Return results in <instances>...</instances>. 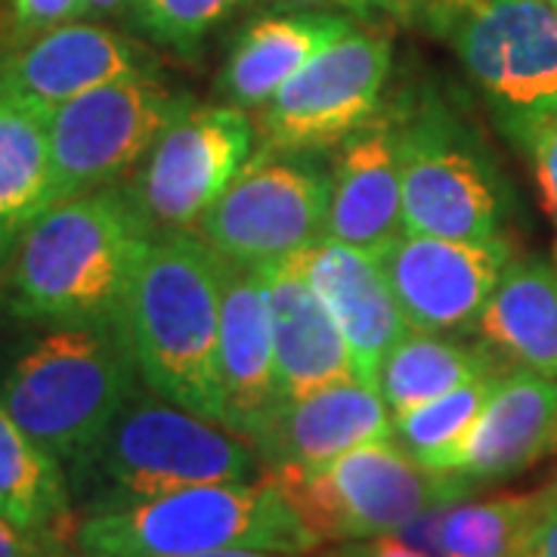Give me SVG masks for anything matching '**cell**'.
Masks as SVG:
<instances>
[{
    "label": "cell",
    "mask_w": 557,
    "mask_h": 557,
    "mask_svg": "<svg viewBox=\"0 0 557 557\" xmlns=\"http://www.w3.org/2000/svg\"><path fill=\"white\" fill-rule=\"evenodd\" d=\"M152 242L127 189L109 186L62 201L20 245L7 273V310L44 329H124V307Z\"/></svg>",
    "instance_id": "6da1fadb"
},
{
    "label": "cell",
    "mask_w": 557,
    "mask_h": 557,
    "mask_svg": "<svg viewBox=\"0 0 557 557\" xmlns=\"http://www.w3.org/2000/svg\"><path fill=\"white\" fill-rule=\"evenodd\" d=\"M220 300L223 258L196 233H180L149 245L124 307L146 391L214 424H223Z\"/></svg>",
    "instance_id": "7a4b0ae2"
},
{
    "label": "cell",
    "mask_w": 557,
    "mask_h": 557,
    "mask_svg": "<svg viewBox=\"0 0 557 557\" xmlns=\"http://www.w3.org/2000/svg\"><path fill=\"white\" fill-rule=\"evenodd\" d=\"M258 449L230 428L139 391L65 474L87 515L119 511L189 486L263 478Z\"/></svg>",
    "instance_id": "3957f363"
},
{
    "label": "cell",
    "mask_w": 557,
    "mask_h": 557,
    "mask_svg": "<svg viewBox=\"0 0 557 557\" xmlns=\"http://www.w3.org/2000/svg\"><path fill=\"white\" fill-rule=\"evenodd\" d=\"M295 502L267 471L251 483L189 486L78 520V557H193L226 548L307 555L319 548Z\"/></svg>",
    "instance_id": "277c9868"
},
{
    "label": "cell",
    "mask_w": 557,
    "mask_h": 557,
    "mask_svg": "<svg viewBox=\"0 0 557 557\" xmlns=\"http://www.w3.org/2000/svg\"><path fill=\"white\" fill-rule=\"evenodd\" d=\"M146 384L121 325L44 329L13 357L0 403L69 468L112 428Z\"/></svg>",
    "instance_id": "5b68a950"
},
{
    "label": "cell",
    "mask_w": 557,
    "mask_h": 557,
    "mask_svg": "<svg viewBox=\"0 0 557 557\" xmlns=\"http://www.w3.org/2000/svg\"><path fill=\"white\" fill-rule=\"evenodd\" d=\"M319 542L394 536L424 508L458 502L474 486L424 468L394 440H372L317 471H270Z\"/></svg>",
    "instance_id": "8992f818"
},
{
    "label": "cell",
    "mask_w": 557,
    "mask_h": 557,
    "mask_svg": "<svg viewBox=\"0 0 557 557\" xmlns=\"http://www.w3.org/2000/svg\"><path fill=\"white\" fill-rule=\"evenodd\" d=\"M332 168L317 152H273L251 161L199 220L218 258L267 270L325 242Z\"/></svg>",
    "instance_id": "52a82bcc"
},
{
    "label": "cell",
    "mask_w": 557,
    "mask_h": 557,
    "mask_svg": "<svg viewBox=\"0 0 557 557\" xmlns=\"http://www.w3.org/2000/svg\"><path fill=\"white\" fill-rule=\"evenodd\" d=\"M498 131L530 152L557 119V10L548 0H486L449 32Z\"/></svg>",
    "instance_id": "ba28073f"
},
{
    "label": "cell",
    "mask_w": 557,
    "mask_h": 557,
    "mask_svg": "<svg viewBox=\"0 0 557 557\" xmlns=\"http://www.w3.org/2000/svg\"><path fill=\"white\" fill-rule=\"evenodd\" d=\"M189 106V94L159 78L115 81L62 102L50 115L53 208L115 186Z\"/></svg>",
    "instance_id": "9c48e42d"
},
{
    "label": "cell",
    "mask_w": 557,
    "mask_h": 557,
    "mask_svg": "<svg viewBox=\"0 0 557 557\" xmlns=\"http://www.w3.org/2000/svg\"><path fill=\"white\" fill-rule=\"evenodd\" d=\"M258 127L239 106H189L137 164L127 186L149 233H193L208 208L251 164Z\"/></svg>",
    "instance_id": "30bf717a"
},
{
    "label": "cell",
    "mask_w": 557,
    "mask_h": 557,
    "mask_svg": "<svg viewBox=\"0 0 557 557\" xmlns=\"http://www.w3.org/2000/svg\"><path fill=\"white\" fill-rule=\"evenodd\" d=\"M391 69L394 40L381 32L354 28L325 47L260 106L255 127L263 156L341 146L379 115Z\"/></svg>",
    "instance_id": "8fae6325"
},
{
    "label": "cell",
    "mask_w": 557,
    "mask_h": 557,
    "mask_svg": "<svg viewBox=\"0 0 557 557\" xmlns=\"http://www.w3.org/2000/svg\"><path fill=\"white\" fill-rule=\"evenodd\" d=\"M403 226L418 236L493 242L502 199L486 161L440 106H421L397 124Z\"/></svg>",
    "instance_id": "7c38bea8"
},
{
    "label": "cell",
    "mask_w": 557,
    "mask_h": 557,
    "mask_svg": "<svg viewBox=\"0 0 557 557\" xmlns=\"http://www.w3.org/2000/svg\"><path fill=\"white\" fill-rule=\"evenodd\" d=\"M381 270L412 332L474 329L511 263L505 239L458 242L403 233L379 255Z\"/></svg>",
    "instance_id": "4fadbf2b"
},
{
    "label": "cell",
    "mask_w": 557,
    "mask_h": 557,
    "mask_svg": "<svg viewBox=\"0 0 557 557\" xmlns=\"http://www.w3.org/2000/svg\"><path fill=\"white\" fill-rule=\"evenodd\" d=\"M134 78H159L156 57L102 22L75 20L13 47L0 69V94L53 115L87 90Z\"/></svg>",
    "instance_id": "5bb4252c"
},
{
    "label": "cell",
    "mask_w": 557,
    "mask_h": 557,
    "mask_svg": "<svg viewBox=\"0 0 557 557\" xmlns=\"http://www.w3.org/2000/svg\"><path fill=\"white\" fill-rule=\"evenodd\" d=\"M220 387H223V428L255 440L282 406L276 384L273 317L270 295L260 270L223 260V300H220Z\"/></svg>",
    "instance_id": "9a60e30c"
},
{
    "label": "cell",
    "mask_w": 557,
    "mask_h": 557,
    "mask_svg": "<svg viewBox=\"0 0 557 557\" xmlns=\"http://www.w3.org/2000/svg\"><path fill=\"white\" fill-rule=\"evenodd\" d=\"M282 267L304 278L329 307L357 357L359 379L375 387L381 362L399 341L412 335L379 258L335 242H319L282 260Z\"/></svg>",
    "instance_id": "2e32d148"
},
{
    "label": "cell",
    "mask_w": 557,
    "mask_h": 557,
    "mask_svg": "<svg viewBox=\"0 0 557 557\" xmlns=\"http://www.w3.org/2000/svg\"><path fill=\"white\" fill-rule=\"evenodd\" d=\"M403 233L397 124L375 115L341 143L332 161L325 242L379 258Z\"/></svg>",
    "instance_id": "e0dca14e"
},
{
    "label": "cell",
    "mask_w": 557,
    "mask_h": 557,
    "mask_svg": "<svg viewBox=\"0 0 557 557\" xmlns=\"http://www.w3.org/2000/svg\"><path fill=\"white\" fill-rule=\"evenodd\" d=\"M391 416L379 387L344 381L282 403L255 440V449L270 471H317L362 443L394 437Z\"/></svg>",
    "instance_id": "ac0fdd59"
},
{
    "label": "cell",
    "mask_w": 557,
    "mask_h": 557,
    "mask_svg": "<svg viewBox=\"0 0 557 557\" xmlns=\"http://www.w3.org/2000/svg\"><path fill=\"white\" fill-rule=\"evenodd\" d=\"M557 446V379L505 369L478 424L449 458L446 474L483 483L518 474Z\"/></svg>",
    "instance_id": "d6986e66"
},
{
    "label": "cell",
    "mask_w": 557,
    "mask_h": 557,
    "mask_svg": "<svg viewBox=\"0 0 557 557\" xmlns=\"http://www.w3.org/2000/svg\"><path fill=\"white\" fill-rule=\"evenodd\" d=\"M270 295L278 399L292 403L359 379L357 357L319 295L282 263L260 270Z\"/></svg>",
    "instance_id": "ffe728a7"
},
{
    "label": "cell",
    "mask_w": 557,
    "mask_h": 557,
    "mask_svg": "<svg viewBox=\"0 0 557 557\" xmlns=\"http://www.w3.org/2000/svg\"><path fill=\"white\" fill-rule=\"evenodd\" d=\"M354 28V20L322 10L258 16L233 40L214 90L230 106L260 109L317 53L350 35Z\"/></svg>",
    "instance_id": "44dd1931"
},
{
    "label": "cell",
    "mask_w": 557,
    "mask_h": 557,
    "mask_svg": "<svg viewBox=\"0 0 557 557\" xmlns=\"http://www.w3.org/2000/svg\"><path fill=\"white\" fill-rule=\"evenodd\" d=\"M474 332L498 359L557 379V270L542 258L511 260Z\"/></svg>",
    "instance_id": "7402d4cb"
},
{
    "label": "cell",
    "mask_w": 557,
    "mask_h": 557,
    "mask_svg": "<svg viewBox=\"0 0 557 557\" xmlns=\"http://www.w3.org/2000/svg\"><path fill=\"white\" fill-rule=\"evenodd\" d=\"M50 112L0 94V276L28 230L53 208Z\"/></svg>",
    "instance_id": "603a6c76"
},
{
    "label": "cell",
    "mask_w": 557,
    "mask_h": 557,
    "mask_svg": "<svg viewBox=\"0 0 557 557\" xmlns=\"http://www.w3.org/2000/svg\"><path fill=\"white\" fill-rule=\"evenodd\" d=\"M0 518L28 536L72 542L78 533L65 465L32 440L0 403Z\"/></svg>",
    "instance_id": "cb8c5ba5"
},
{
    "label": "cell",
    "mask_w": 557,
    "mask_h": 557,
    "mask_svg": "<svg viewBox=\"0 0 557 557\" xmlns=\"http://www.w3.org/2000/svg\"><path fill=\"white\" fill-rule=\"evenodd\" d=\"M505 372L502 359L483 341L440 338L437 332H412L381 362L379 394L394 416L418 409L461 384Z\"/></svg>",
    "instance_id": "d4e9b609"
},
{
    "label": "cell",
    "mask_w": 557,
    "mask_h": 557,
    "mask_svg": "<svg viewBox=\"0 0 557 557\" xmlns=\"http://www.w3.org/2000/svg\"><path fill=\"white\" fill-rule=\"evenodd\" d=\"M539 508L542 493L446 505L440 520L443 557H523Z\"/></svg>",
    "instance_id": "484cf974"
},
{
    "label": "cell",
    "mask_w": 557,
    "mask_h": 557,
    "mask_svg": "<svg viewBox=\"0 0 557 557\" xmlns=\"http://www.w3.org/2000/svg\"><path fill=\"white\" fill-rule=\"evenodd\" d=\"M498 375L468 381L418 409L394 416V437L399 446L412 458H418L424 468L446 474L449 458L456 456L458 446L468 440L471 428L478 424Z\"/></svg>",
    "instance_id": "4316f807"
},
{
    "label": "cell",
    "mask_w": 557,
    "mask_h": 557,
    "mask_svg": "<svg viewBox=\"0 0 557 557\" xmlns=\"http://www.w3.org/2000/svg\"><path fill=\"white\" fill-rule=\"evenodd\" d=\"M245 3L248 0H127L121 22L159 47L193 57L201 40Z\"/></svg>",
    "instance_id": "83f0119b"
},
{
    "label": "cell",
    "mask_w": 557,
    "mask_h": 557,
    "mask_svg": "<svg viewBox=\"0 0 557 557\" xmlns=\"http://www.w3.org/2000/svg\"><path fill=\"white\" fill-rule=\"evenodd\" d=\"M81 0H10V44L20 47L44 32L75 22Z\"/></svg>",
    "instance_id": "f1b7e54d"
},
{
    "label": "cell",
    "mask_w": 557,
    "mask_h": 557,
    "mask_svg": "<svg viewBox=\"0 0 557 557\" xmlns=\"http://www.w3.org/2000/svg\"><path fill=\"white\" fill-rule=\"evenodd\" d=\"M533 156V168H536L539 189H542V201L548 208V214L555 220L557 230V119L545 124L530 146ZM555 270H557V245H555Z\"/></svg>",
    "instance_id": "f546056e"
},
{
    "label": "cell",
    "mask_w": 557,
    "mask_h": 557,
    "mask_svg": "<svg viewBox=\"0 0 557 557\" xmlns=\"http://www.w3.org/2000/svg\"><path fill=\"white\" fill-rule=\"evenodd\" d=\"M278 7H304V10H350L357 16L372 13H394L399 20H412L416 3L412 0H273Z\"/></svg>",
    "instance_id": "4dcf8cb0"
},
{
    "label": "cell",
    "mask_w": 557,
    "mask_h": 557,
    "mask_svg": "<svg viewBox=\"0 0 557 557\" xmlns=\"http://www.w3.org/2000/svg\"><path fill=\"white\" fill-rule=\"evenodd\" d=\"M0 557H69V552L60 539L28 536L0 518Z\"/></svg>",
    "instance_id": "1f68e13d"
},
{
    "label": "cell",
    "mask_w": 557,
    "mask_h": 557,
    "mask_svg": "<svg viewBox=\"0 0 557 557\" xmlns=\"http://www.w3.org/2000/svg\"><path fill=\"white\" fill-rule=\"evenodd\" d=\"M523 557H557V483L542 493V508Z\"/></svg>",
    "instance_id": "d6a6232c"
},
{
    "label": "cell",
    "mask_w": 557,
    "mask_h": 557,
    "mask_svg": "<svg viewBox=\"0 0 557 557\" xmlns=\"http://www.w3.org/2000/svg\"><path fill=\"white\" fill-rule=\"evenodd\" d=\"M412 3H416V13H424V20L431 25L453 32L458 22L471 16L486 0H412Z\"/></svg>",
    "instance_id": "836d02e7"
},
{
    "label": "cell",
    "mask_w": 557,
    "mask_h": 557,
    "mask_svg": "<svg viewBox=\"0 0 557 557\" xmlns=\"http://www.w3.org/2000/svg\"><path fill=\"white\" fill-rule=\"evenodd\" d=\"M329 557H424L421 552H416L412 545H406L399 536H375V539H362V542H350L344 545L341 552Z\"/></svg>",
    "instance_id": "e575fe53"
},
{
    "label": "cell",
    "mask_w": 557,
    "mask_h": 557,
    "mask_svg": "<svg viewBox=\"0 0 557 557\" xmlns=\"http://www.w3.org/2000/svg\"><path fill=\"white\" fill-rule=\"evenodd\" d=\"M124 3H127V0H81L78 16H75V20L100 22L109 20V16H121Z\"/></svg>",
    "instance_id": "d590c367"
},
{
    "label": "cell",
    "mask_w": 557,
    "mask_h": 557,
    "mask_svg": "<svg viewBox=\"0 0 557 557\" xmlns=\"http://www.w3.org/2000/svg\"><path fill=\"white\" fill-rule=\"evenodd\" d=\"M193 557H292V555H273V552H255V548H226V552H208V555Z\"/></svg>",
    "instance_id": "8d00e7d4"
},
{
    "label": "cell",
    "mask_w": 557,
    "mask_h": 557,
    "mask_svg": "<svg viewBox=\"0 0 557 557\" xmlns=\"http://www.w3.org/2000/svg\"><path fill=\"white\" fill-rule=\"evenodd\" d=\"M10 50H13V47H3V44H0V69H3V60H7V53H10Z\"/></svg>",
    "instance_id": "74e56055"
},
{
    "label": "cell",
    "mask_w": 557,
    "mask_h": 557,
    "mask_svg": "<svg viewBox=\"0 0 557 557\" xmlns=\"http://www.w3.org/2000/svg\"><path fill=\"white\" fill-rule=\"evenodd\" d=\"M548 3H552V7H555V10H557V0H548Z\"/></svg>",
    "instance_id": "f35d334b"
}]
</instances>
